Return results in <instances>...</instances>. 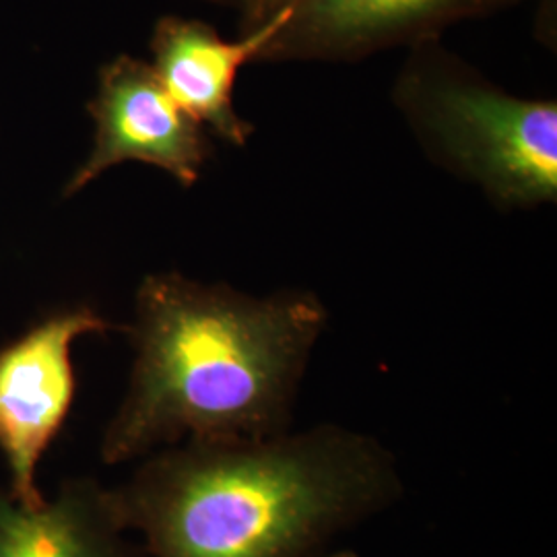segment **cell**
I'll return each instance as SVG.
<instances>
[{
  "instance_id": "cell-1",
  "label": "cell",
  "mask_w": 557,
  "mask_h": 557,
  "mask_svg": "<svg viewBox=\"0 0 557 557\" xmlns=\"http://www.w3.org/2000/svg\"><path fill=\"white\" fill-rule=\"evenodd\" d=\"M326 322L329 310L314 292L252 296L180 273L147 275L128 326L133 370L101 434V462L124 465L186 440L289 432Z\"/></svg>"
},
{
  "instance_id": "cell-2",
  "label": "cell",
  "mask_w": 557,
  "mask_h": 557,
  "mask_svg": "<svg viewBox=\"0 0 557 557\" xmlns=\"http://www.w3.org/2000/svg\"><path fill=\"white\" fill-rule=\"evenodd\" d=\"M137 462L112 494L145 557H317L405 492L395 455L338 423L186 440Z\"/></svg>"
},
{
  "instance_id": "cell-3",
  "label": "cell",
  "mask_w": 557,
  "mask_h": 557,
  "mask_svg": "<svg viewBox=\"0 0 557 557\" xmlns=\"http://www.w3.org/2000/svg\"><path fill=\"white\" fill-rule=\"evenodd\" d=\"M393 100L428 158L498 209L556 205V100L508 94L442 38L409 48Z\"/></svg>"
},
{
  "instance_id": "cell-4",
  "label": "cell",
  "mask_w": 557,
  "mask_h": 557,
  "mask_svg": "<svg viewBox=\"0 0 557 557\" xmlns=\"http://www.w3.org/2000/svg\"><path fill=\"white\" fill-rule=\"evenodd\" d=\"M94 308L59 310L0 349V455L9 492L25 506L44 502L38 469L71 413L77 380L73 345L112 331Z\"/></svg>"
},
{
  "instance_id": "cell-5",
  "label": "cell",
  "mask_w": 557,
  "mask_h": 557,
  "mask_svg": "<svg viewBox=\"0 0 557 557\" xmlns=\"http://www.w3.org/2000/svg\"><path fill=\"white\" fill-rule=\"evenodd\" d=\"M89 112L94 147L66 184V197L126 161L156 165L182 186H193L211 160V135L180 108L149 62L126 54L108 62Z\"/></svg>"
},
{
  "instance_id": "cell-6",
  "label": "cell",
  "mask_w": 557,
  "mask_h": 557,
  "mask_svg": "<svg viewBox=\"0 0 557 557\" xmlns=\"http://www.w3.org/2000/svg\"><path fill=\"white\" fill-rule=\"evenodd\" d=\"M522 0H287L285 21L257 62H356L436 40L462 21Z\"/></svg>"
},
{
  "instance_id": "cell-7",
  "label": "cell",
  "mask_w": 557,
  "mask_h": 557,
  "mask_svg": "<svg viewBox=\"0 0 557 557\" xmlns=\"http://www.w3.org/2000/svg\"><path fill=\"white\" fill-rule=\"evenodd\" d=\"M287 11L281 9L238 40H223L207 21L165 15L151 36L153 71L180 108L218 139L244 147L255 124L234 106L239 71L257 62L262 48L277 34Z\"/></svg>"
},
{
  "instance_id": "cell-8",
  "label": "cell",
  "mask_w": 557,
  "mask_h": 557,
  "mask_svg": "<svg viewBox=\"0 0 557 557\" xmlns=\"http://www.w3.org/2000/svg\"><path fill=\"white\" fill-rule=\"evenodd\" d=\"M98 479H66L57 496L25 506L0 490V557H145Z\"/></svg>"
},
{
  "instance_id": "cell-9",
  "label": "cell",
  "mask_w": 557,
  "mask_h": 557,
  "mask_svg": "<svg viewBox=\"0 0 557 557\" xmlns=\"http://www.w3.org/2000/svg\"><path fill=\"white\" fill-rule=\"evenodd\" d=\"M223 9L238 13L239 36L260 27L285 7L287 0H209Z\"/></svg>"
},
{
  "instance_id": "cell-10",
  "label": "cell",
  "mask_w": 557,
  "mask_h": 557,
  "mask_svg": "<svg viewBox=\"0 0 557 557\" xmlns=\"http://www.w3.org/2000/svg\"><path fill=\"white\" fill-rule=\"evenodd\" d=\"M535 40L556 52L557 0H539L535 13Z\"/></svg>"
},
{
  "instance_id": "cell-11",
  "label": "cell",
  "mask_w": 557,
  "mask_h": 557,
  "mask_svg": "<svg viewBox=\"0 0 557 557\" xmlns=\"http://www.w3.org/2000/svg\"><path fill=\"white\" fill-rule=\"evenodd\" d=\"M317 557H359L358 552L354 549H335V552H322Z\"/></svg>"
}]
</instances>
